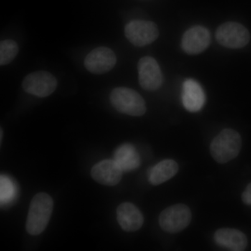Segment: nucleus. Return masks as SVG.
<instances>
[{
    "instance_id": "obj_11",
    "label": "nucleus",
    "mask_w": 251,
    "mask_h": 251,
    "mask_svg": "<svg viewBox=\"0 0 251 251\" xmlns=\"http://www.w3.org/2000/svg\"><path fill=\"white\" fill-rule=\"evenodd\" d=\"M122 168L115 160H103L92 168V178L96 181L105 186H115L122 178Z\"/></svg>"
},
{
    "instance_id": "obj_2",
    "label": "nucleus",
    "mask_w": 251,
    "mask_h": 251,
    "mask_svg": "<svg viewBox=\"0 0 251 251\" xmlns=\"http://www.w3.org/2000/svg\"><path fill=\"white\" fill-rule=\"evenodd\" d=\"M242 146L241 135L235 130L226 128L211 142L210 152L214 159L224 164L239 155Z\"/></svg>"
},
{
    "instance_id": "obj_1",
    "label": "nucleus",
    "mask_w": 251,
    "mask_h": 251,
    "mask_svg": "<svg viewBox=\"0 0 251 251\" xmlns=\"http://www.w3.org/2000/svg\"><path fill=\"white\" fill-rule=\"evenodd\" d=\"M53 210V201L49 194H36L29 206L26 229L31 235H39L44 232L49 224Z\"/></svg>"
},
{
    "instance_id": "obj_8",
    "label": "nucleus",
    "mask_w": 251,
    "mask_h": 251,
    "mask_svg": "<svg viewBox=\"0 0 251 251\" xmlns=\"http://www.w3.org/2000/svg\"><path fill=\"white\" fill-rule=\"evenodd\" d=\"M139 83L144 90H158L163 82L161 69L156 59L151 57H144L138 64Z\"/></svg>"
},
{
    "instance_id": "obj_5",
    "label": "nucleus",
    "mask_w": 251,
    "mask_h": 251,
    "mask_svg": "<svg viewBox=\"0 0 251 251\" xmlns=\"http://www.w3.org/2000/svg\"><path fill=\"white\" fill-rule=\"evenodd\" d=\"M216 40L228 49H242L249 44L251 36L249 30L240 23L229 22L218 27Z\"/></svg>"
},
{
    "instance_id": "obj_3",
    "label": "nucleus",
    "mask_w": 251,
    "mask_h": 251,
    "mask_svg": "<svg viewBox=\"0 0 251 251\" xmlns=\"http://www.w3.org/2000/svg\"><path fill=\"white\" fill-rule=\"evenodd\" d=\"M110 102L114 108L130 116L145 115L147 107L145 100L138 92L127 87H117L112 91Z\"/></svg>"
},
{
    "instance_id": "obj_14",
    "label": "nucleus",
    "mask_w": 251,
    "mask_h": 251,
    "mask_svg": "<svg viewBox=\"0 0 251 251\" xmlns=\"http://www.w3.org/2000/svg\"><path fill=\"white\" fill-rule=\"evenodd\" d=\"M214 239L219 245L230 251H243L248 245L247 236L236 229H218L214 234Z\"/></svg>"
},
{
    "instance_id": "obj_13",
    "label": "nucleus",
    "mask_w": 251,
    "mask_h": 251,
    "mask_svg": "<svg viewBox=\"0 0 251 251\" xmlns=\"http://www.w3.org/2000/svg\"><path fill=\"white\" fill-rule=\"evenodd\" d=\"M117 219L122 229L126 232H135L141 228L144 223L139 209L130 202H124L117 209Z\"/></svg>"
},
{
    "instance_id": "obj_7",
    "label": "nucleus",
    "mask_w": 251,
    "mask_h": 251,
    "mask_svg": "<svg viewBox=\"0 0 251 251\" xmlns=\"http://www.w3.org/2000/svg\"><path fill=\"white\" fill-rule=\"evenodd\" d=\"M125 35L133 45L143 47L156 40L159 31L154 23L138 20L126 26Z\"/></svg>"
},
{
    "instance_id": "obj_10",
    "label": "nucleus",
    "mask_w": 251,
    "mask_h": 251,
    "mask_svg": "<svg viewBox=\"0 0 251 251\" xmlns=\"http://www.w3.org/2000/svg\"><path fill=\"white\" fill-rule=\"evenodd\" d=\"M210 43L209 30L202 26H194L184 33L181 48L188 54H197L205 50Z\"/></svg>"
},
{
    "instance_id": "obj_16",
    "label": "nucleus",
    "mask_w": 251,
    "mask_h": 251,
    "mask_svg": "<svg viewBox=\"0 0 251 251\" xmlns=\"http://www.w3.org/2000/svg\"><path fill=\"white\" fill-rule=\"evenodd\" d=\"M179 166L171 159L163 160L153 166L148 173V179L151 184L157 186L171 179L177 173Z\"/></svg>"
},
{
    "instance_id": "obj_20",
    "label": "nucleus",
    "mask_w": 251,
    "mask_h": 251,
    "mask_svg": "<svg viewBox=\"0 0 251 251\" xmlns=\"http://www.w3.org/2000/svg\"><path fill=\"white\" fill-rule=\"evenodd\" d=\"M2 139V129H1V140Z\"/></svg>"
},
{
    "instance_id": "obj_19",
    "label": "nucleus",
    "mask_w": 251,
    "mask_h": 251,
    "mask_svg": "<svg viewBox=\"0 0 251 251\" xmlns=\"http://www.w3.org/2000/svg\"><path fill=\"white\" fill-rule=\"evenodd\" d=\"M242 201L247 205H251V183L248 185L245 191L242 193Z\"/></svg>"
},
{
    "instance_id": "obj_12",
    "label": "nucleus",
    "mask_w": 251,
    "mask_h": 251,
    "mask_svg": "<svg viewBox=\"0 0 251 251\" xmlns=\"http://www.w3.org/2000/svg\"><path fill=\"white\" fill-rule=\"evenodd\" d=\"M182 103L184 108L191 112L200 111L205 103V94L202 87L193 79H187L182 87Z\"/></svg>"
},
{
    "instance_id": "obj_9",
    "label": "nucleus",
    "mask_w": 251,
    "mask_h": 251,
    "mask_svg": "<svg viewBox=\"0 0 251 251\" xmlns=\"http://www.w3.org/2000/svg\"><path fill=\"white\" fill-rule=\"evenodd\" d=\"M115 52L106 47H99L91 51L85 59L87 70L94 74L110 72L116 64Z\"/></svg>"
},
{
    "instance_id": "obj_6",
    "label": "nucleus",
    "mask_w": 251,
    "mask_h": 251,
    "mask_svg": "<svg viewBox=\"0 0 251 251\" xmlns=\"http://www.w3.org/2000/svg\"><path fill=\"white\" fill-rule=\"evenodd\" d=\"M57 87V80L50 73L41 71L31 73L25 77L23 87L28 94L44 98L53 93Z\"/></svg>"
},
{
    "instance_id": "obj_17",
    "label": "nucleus",
    "mask_w": 251,
    "mask_h": 251,
    "mask_svg": "<svg viewBox=\"0 0 251 251\" xmlns=\"http://www.w3.org/2000/svg\"><path fill=\"white\" fill-rule=\"evenodd\" d=\"M18 44L13 40L1 41L0 44V64L6 65L12 62L18 53Z\"/></svg>"
},
{
    "instance_id": "obj_15",
    "label": "nucleus",
    "mask_w": 251,
    "mask_h": 251,
    "mask_svg": "<svg viewBox=\"0 0 251 251\" xmlns=\"http://www.w3.org/2000/svg\"><path fill=\"white\" fill-rule=\"evenodd\" d=\"M114 158L123 172L134 171L140 165L139 154L130 144H124L117 148Z\"/></svg>"
},
{
    "instance_id": "obj_18",
    "label": "nucleus",
    "mask_w": 251,
    "mask_h": 251,
    "mask_svg": "<svg viewBox=\"0 0 251 251\" xmlns=\"http://www.w3.org/2000/svg\"><path fill=\"white\" fill-rule=\"evenodd\" d=\"M15 196L14 183L4 175L1 176V202L7 203L12 201Z\"/></svg>"
},
{
    "instance_id": "obj_4",
    "label": "nucleus",
    "mask_w": 251,
    "mask_h": 251,
    "mask_svg": "<svg viewBox=\"0 0 251 251\" xmlns=\"http://www.w3.org/2000/svg\"><path fill=\"white\" fill-rule=\"evenodd\" d=\"M191 209L184 204H175L162 211L159 224L163 230L171 233L181 232L191 223Z\"/></svg>"
}]
</instances>
